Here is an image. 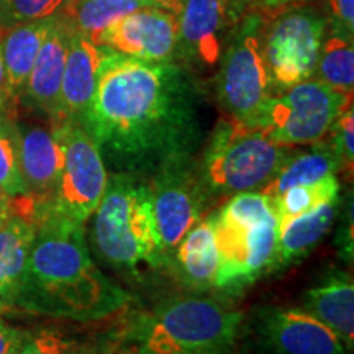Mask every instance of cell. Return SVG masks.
Masks as SVG:
<instances>
[{"instance_id": "obj_1", "label": "cell", "mask_w": 354, "mask_h": 354, "mask_svg": "<svg viewBox=\"0 0 354 354\" xmlns=\"http://www.w3.org/2000/svg\"><path fill=\"white\" fill-rule=\"evenodd\" d=\"M203 97L177 61L136 59L102 46L86 128L113 172L151 177L174 159L196 156L203 141Z\"/></svg>"}, {"instance_id": "obj_2", "label": "cell", "mask_w": 354, "mask_h": 354, "mask_svg": "<svg viewBox=\"0 0 354 354\" xmlns=\"http://www.w3.org/2000/svg\"><path fill=\"white\" fill-rule=\"evenodd\" d=\"M37 233L13 310L71 322H97L127 307L128 294L88 253L84 225L35 221Z\"/></svg>"}, {"instance_id": "obj_3", "label": "cell", "mask_w": 354, "mask_h": 354, "mask_svg": "<svg viewBox=\"0 0 354 354\" xmlns=\"http://www.w3.org/2000/svg\"><path fill=\"white\" fill-rule=\"evenodd\" d=\"M245 315L203 295H180L133 318L128 354H236Z\"/></svg>"}, {"instance_id": "obj_4", "label": "cell", "mask_w": 354, "mask_h": 354, "mask_svg": "<svg viewBox=\"0 0 354 354\" xmlns=\"http://www.w3.org/2000/svg\"><path fill=\"white\" fill-rule=\"evenodd\" d=\"M92 240L100 258L123 272L166 266L154 221L149 184L113 172L94 212Z\"/></svg>"}, {"instance_id": "obj_5", "label": "cell", "mask_w": 354, "mask_h": 354, "mask_svg": "<svg viewBox=\"0 0 354 354\" xmlns=\"http://www.w3.org/2000/svg\"><path fill=\"white\" fill-rule=\"evenodd\" d=\"M292 154L294 148L272 143L258 128L225 118L203 148L198 172L210 201L263 192Z\"/></svg>"}, {"instance_id": "obj_6", "label": "cell", "mask_w": 354, "mask_h": 354, "mask_svg": "<svg viewBox=\"0 0 354 354\" xmlns=\"http://www.w3.org/2000/svg\"><path fill=\"white\" fill-rule=\"evenodd\" d=\"M263 12H250L230 35L218 61L215 92L227 118L253 127L276 94L261 43Z\"/></svg>"}, {"instance_id": "obj_7", "label": "cell", "mask_w": 354, "mask_h": 354, "mask_svg": "<svg viewBox=\"0 0 354 354\" xmlns=\"http://www.w3.org/2000/svg\"><path fill=\"white\" fill-rule=\"evenodd\" d=\"M55 131L64 149V166L50 201L32 210L33 221L53 218L84 225L94 215L104 190L109 169L95 141L79 122L63 120Z\"/></svg>"}, {"instance_id": "obj_8", "label": "cell", "mask_w": 354, "mask_h": 354, "mask_svg": "<svg viewBox=\"0 0 354 354\" xmlns=\"http://www.w3.org/2000/svg\"><path fill=\"white\" fill-rule=\"evenodd\" d=\"M326 30V17L308 3L263 12L261 43L274 92L313 77Z\"/></svg>"}, {"instance_id": "obj_9", "label": "cell", "mask_w": 354, "mask_h": 354, "mask_svg": "<svg viewBox=\"0 0 354 354\" xmlns=\"http://www.w3.org/2000/svg\"><path fill=\"white\" fill-rule=\"evenodd\" d=\"M349 105L353 95L312 77L276 92L261 109L253 127L276 145L290 148L312 145L328 135Z\"/></svg>"}, {"instance_id": "obj_10", "label": "cell", "mask_w": 354, "mask_h": 354, "mask_svg": "<svg viewBox=\"0 0 354 354\" xmlns=\"http://www.w3.org/2000/svg\"><path fill=\"white\" fill-rule=\"evenodd\" d=\"M154 221L166 266L184 234L198 220L210 197L203 187L196 156L174 159L149 177Z\"/></svg>"}, {"instance_id": "obj_11", "label": "cell", "mask_w": 354, "mask_h": 354, "mask_svg": "<svg viewBox=\"0 0 354 354\" xmlns=\"http://www.w3.org/2000/svg\"><path fill=\"white\" fill-rule=\"evenodd\" d=\"M253 10V0H183L177 12V63L189 69L214 68L230 35Z\"/></svg>"}, {"instance_id": "obj_12", "label": "cell", "mask_w": 354, "mask_h": 354, "mask_svg": "<svg viewBox=\"0 0 354 354\" xmlns=\"http://www.w3.org/2000/svg\"><path fill=\"white\" fill-rule=\"evenodd\" d=\"M220 268L215 287L240 290L268 274L277 241L276 215L261 220H232L215 212Z\"/></svg>"}, {"instance_id": "obj_13", "label": "cell", "mask_w": 354, "mask_h": 354, "mask_svg": "<svg viewBox=\"0 0 354 354\" xmlns=\"http://www.w3.org/2000/svg\"><path fill=\"white\" fill-rule=\"evenodd\" d=\"M258 354H348L342 339L300 307H263L254 317Z\"/></svg>"}, {"instance_id": "obj_14", "label": "cell", "mask_w": 354, "mask_h": 354, "mask_svg": "<svg viewBox=\"0 0 354 354\" xmlns=\"http://www.w3.org/2000/svg\"><path fill=\"white\" fill-rule=\"evenodd\" d=\"M94 43L136 59L176 61L177 15L165 7H141L113 20Z\"/></svg>"}, {"instance_id": "obj_15", "label": "cell", "mask_w": 354, "mask_h": 354, "mask_svg": "<svg viewBox=\"0 0 354 354\" xmlns=\"http://www.w3.org/2000/svg\"><path fill=\"white\" fill-rule=\"evenodd\" d=\"M21 177L26 185L28 210L50 201L64 166V149L56 131L26 127L15 135Z\"/></svg>"}, {"instance_id": "obj_16", "label": "cell", "mask_w": 354, "mask_h": 354, "mask_svg": "<svg viewBox=\"0 0 354 354\" xmlns=\"http://www.w3.org/2000/svg\"><path fill=\"white\" fill-rule=\"evenodd\" d=\"M73 24L66 17L57 15L53 28L41 44L37 59L24 88L35 107L59 122V95L63 82L66 55H68Z\"/></svg>"}, {"instance_id": "obj_17", "label": "cell", "mask_w": 354, "mask_h": 354, "mask_svg": "<svg viewBox=\"0 0 354 354\" xmlns=\"http://www.w3.org/2000/svg\"><path fill=\"white\" fill-rule=\"evenodd\" d=\"M100 59L102 46L91 41L73 26L61 82L59 122H82L94 95Z\"/></svg>"}, {"instance_id": "obj_18", "label": "cell", "mask_w": 354, "mask_h": 354, "mask_svg": "<svg viewBox=\"0 0 354 354\" xmlns=\"http://www.w3.org/2000/svg\"><path fill=\"white\" fill-rule=\"evenodd\" d=\"M300 308L328 326L348 351H353L354 284L348 272L331 269L317 286L305 292Z\"/></svg>"}, {"instance_id": "obj_19", "label": "cell", "mask_w": 354, "mask_h": 354, "mask_svg": "<svg viewBox=\"0 0 354 354\" xmlns=\"http://www.w3.org/2000/svg\"><path fill=\"white\" fill-rule=\"evenodd\" d=\"M167 266L174 269L177 279L190 289L203 290L215 287L220 268L215 212L198 220L184 234Z\"/></svg>"}, {"instance_id": "obj_20", "label": "cell", "mask_w": 354, "mask_h": 354, "mask_svg": "<svg viewBox=\"0 0 354 354\" xmlns=\"http://www.w3.org/2000/svg\"><path fill=\"white\" fill-rule=\"evenodd\" d=\"M339 197L320 203L313 210L277 225V241L268 272L282 271L305 256L320 243L338 214Z\"/></svg>"}, {"instance_id": "obj_21", "label": "cell", "mask_w": 354, "mask_h": 354, "mask_svg": "<svg viewBox=\"0 0 354 354\" xmlns=\"http://www.w3.org/2000/svg\"><path fill=\"white\" fill-rule=\"evenodd\" d=\"M37 227L25 215L13 214L0 228V312L13 310L24 281Z\"/></svg>"}, {"instance_id": "obj_22", "label": "cell", "mask_w": 354, "mask_h": 354, "mask_svg": "<svg viewBox=\"0 0 354 354\" xmlns=\"http://www.w3.org/2000/svg\"><path fill=\"white\" fill-rule=\"evenodd\" d=\"M56 19L57 15L21 21V24L10 26L3 35L0 44H2L3 64H6L8 88H10L12 97L24 94L35 59H37L41 44L55 25Z\"/></svg>"}, {"instance_id": "obj_23", "label": "cell", "mask_w": 354, "mask_h": 354, "mask_svg": "<svg viewBox=\"0 0 354 354\" xmlns=\"http://www.w3.org/2000/svg\"><path fill=\"white\" fill-rule=\"evenodd\" d=\"M342 169H344L342 159L325 136L317 143H312L308 151H294L263 194L272 201L287 189L313 184L323 177L338 174Z\"/></svg>"}, {"instance_id": "obj_24", "label": "cell", "mask_w": 354, "mask_h": 354, "mask_svg": "<svg viewBox=\"0 0 354 354\" xmlns=\"http://www.w3.org/2000/svg\"><path fill=\"white\" fill-rule=\"evenodd\" d=\"M183 0H73L69 20L74 28L91 41L105 30L113 20L120 19L141 7L158 6L174 12L177 15Z\"/></svg>"}, {"instance_id": "obj_25", "label": "cell", "mask_w": 354, "mask_h": 354, "mask_svg": "<svg viewBox=\"0 0 354 354\" xmlns=\"http://www.w3.org/2000/svg\"><path fill=\"white\" fill-rule=\"evenodd\" d=\"M313 77L330 87L353 95L354 88V39L326 30Z\"/></svg>"}, {"instance_id": "obj_26", "label": "cell", "mask_w": 354, "mask_h": 354, "mask_svg": "<svg viewBox=\"0 0 354 354\" xmlns=\"http://www.w3.org/2000/svg\"><path fill=\"white\" fill-rule=\"evenodd\" d=\"M339 197V180L336 174L323 177L313 184H304L287 189L276 198H269L277 225L313 210L330 198Z\"/></svg>"}, {"instance_id": "obj_27", "label": "cell", "mask_w": 354, "mask_h": 354, "mask_svg": "<svg viewBox=\"0 0 354 354\" xmlns=\"http://www.w3.org/2000/svg\"><path fill=\"white\" fill-rule=\"evenodd\" d=\"M0 190L12 201L26 197V185L20 171L17 138L2 127H0Z\"/></svg>"}, {"instance_id": "obj_28", "label": "cell", "mask_w": 354, "mask_h": 354, "mask_svg": "<svg viewBox=\"0 0 354 354\" xmlns=\"http://www.w3.org/2000/svg\"><path fill=\"white\" fill-rule=\"evenodd\" d=\"M19 354H82V348L77 339L64 330L46 326L28 333Z\"/></svg>"}, {"instance_id": "obj_29", "label": "cell", "mask_w": 354, "mask_h": 354, "mask_svg": "<svg viewBox=\"0 0 354 354\" xmlns=\"http://www.w3.org/2000/svg\"><path fill=\"white\" fill-rule=\"evenodd\" d=\"M330 145L338 153L342 159L344 169H353L354 162V110L353 105L344 110V112L336 118L333 125H331L328 135Z\"/></svg>"}, {"instance_id": "obj_30", "label": "cell", "mask_w": 354, "mask_h": 354, "mask_svg": "<svg viewBox=\"0 0 354 354\" xmlns=\"http://www.w3.org/2000/svg\"><path fill=\"white\" fill-rule=\"evenodd\" d=\"M71 0H8L10 25L59 15Z\"/></svg>"}, {"instance_id": "obj_31", "label": "cell", "mask_w": 354, "mask_h": 354, "mask_svg": "<svg viewBox=\"0 0 354 354\" xmlns=\"http://www.w3.org/2000/svg\"><path fill=\"white\" fill-rule=\"evenodd\" d=\"M328 32L354 39V0H326Z\"/></svg>"}, {"instance_id": "obj_32", "label": "cell", "mask_w": 354, "mask_h": 354, "mask_svg": "<svg viewBox=\"0 0 354 354\" xmlns=\"http://www.w3.org/2000/svg\"><path fill=\"white\" fill-rule=\"evenodd\" d=\"M28 333L0 318V354H19Z\"/></svg>"}, {"instance_id": "obj_33", "label": "cell", "mask_w": 354, "mask_h": 354, "mask_svg": "<svg viewBox=\"0 0 354 354\" xmlns=\"http://www.w3.org/2000/svg\"><path fill=\"white\" fill-rule=\"evenodd\" d=\"M353 201L349 198L348 210L344 212L342 225L336 233V246H338L339 254L346 261H353Z\"/></svg>"}, {"instance_id": "obj_34", "label": "cell", "mask_w": 354, "mask_h": 354, "mask_svg": "<svg viewBox=\"0 0 354 354\" xmlns=\"http://www.w3.org/2000/svg\"><path fill=\"white\" fill-rule=\"evenodd\" d=\"M312 0H253V8L259 12L276 10V8L295 6V3H308Z\"/></svg>"}, {"instance_id": "obj_35", "label": "cell", "mask_w": 354, "mask_h": 354, "mask_svg": "<svg viewBox=\"0 0 354 354\" xmlns=\"http://www.w3.org/2000/svg\"><path fill=\"white\" fill-rule=\"evenodd\" d=\"M13 201L0 190V228L7 223L8 218L13 215Z\"/></svg>"}, {"instance_id": "obj_36", "label": "cell", "mask_w": 354, "mask_h": 354, "mask_svg": "<svg viewBox=\"0 0 354 354\" xmlns=\"http://www.w3.org/2000/svg\"><path fill=\"white\" fill-rule=\"evenodd\" d=\"M10 88H8L7 81V73H6V64H3V55H2V44H0V99L7 102L10 99Z\"/></svg>"}, {"instance_id": "obj_37", "label": "cell", "mask_w": 354, "mask_h": 354, "mask_svg": "<svg viewBox=\"0 0 354 354\" xmlns=\"http://www.w3.org/2000/svg\"><path fill=\"white\" fill-rule=\"evenodd\" d=\"M10 17H8V0H0V30L10 28Z\"/></svg>"}, {"instance_id": "obj_38", "label": "cell", "mask_w": 354, "mask_h": 354, "mask_svg": "<svg viewBox=\"0 0 354 354\" xmlns=\"http://www.w3.org/2000/svg\"><path fill=\"white\" fill-rule=\"evenodd\" d=\"M3 104H6V102H3L2 99H0V109H2V107H3Z\"/></svg>"}, {"instance_id": "obj_39", "label": "cell", "mask_w": 354, "mask_h": 354, "mask_svg": "<svg viewBox=\"0 0 354 354\" xmlns=\"http://www.w3.org/2000/svg\"><path fill=\"white\" fill-rule=\"evenodd\" d=\"M71 2H73V0H71ZM69 6H71V3H69Z\"/></svg>"}]
</instances>
